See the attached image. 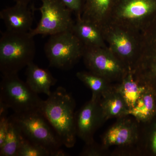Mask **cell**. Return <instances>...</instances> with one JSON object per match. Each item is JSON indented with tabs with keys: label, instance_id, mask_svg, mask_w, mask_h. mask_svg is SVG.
<instances>
[{
	"label": "cell",
	"instance_id": "6da1fadb",
	"mask_svg": "<svg viewBox=\"0 0 156 156\" xmlns=\"http://www.w3.org/2000/svg\"><path fill=\"white\" fill-rule=\"evenodd\" d=\"M75 108L72 95L59 87L44 100L40 109L62 145L69 148L74 146L77 136Z\"/></svg>",
	"mask_w": 156,
	"mask_h": 156
},
{
	"label": "cell",
	"instance_id": "7a4b0ae2",
	"mask_svg": "<svg viewBox=\"0 0 156 156\" xmlns=\"http://www.w3.org/2000/svg\"><path fill=\"white\" fill-rule=\"evenodd\" d=\"M36 47L29 32L6 30L0 39V71L2 75L17 74L33 62Z\"/></svg>",
	"mask_w": 156,
	"mask_h": 156
},
{
	"label": "cell",
	"instance_id": "3957f363",
	"mask_svg": "<svg viewBox=\"0 0 156 156\" xmlns=\"http://www.w3.org/2000/svg\"><path fill=\"white\" fill-rule=\"evenodd\" d=\"M131 71L141 84L156 83V13L140 32L137 54Z\"/></svg>",
	"mask_w": 156,
	"mask_h": 156
},
{
	"label": "cell",
	"instance_id": "277c9868",
	"mask_svg": "<svg viewBox=\"0 0 156 156\" xmlns=\"http://www.w3.org/2000/svg\"><path fill=\"white\" fill-rule=\"evenodd\" d=\"M10 117L26 138L47 148L51 156H56L62 144L40 110L14 113Z\"/></svg>",
	"mask_w": 156,
	"mask_h": 156
},
{
	"label": "cell",
	"instance_id": "5b68a950",
	"mask_svg": "<svg viewBox=\"0 0 156 156\" xmlns=\"http://www.w3.org/2000/svg\"><path fill=\"white\" fill-rule=\"evenodd\" d=\"M83 45L72 30L50 36L44 51L50 66L62 70L72 68L83 57Z\"/></svg>",
	"mask_w": 156,
	"mask_h": 156
},
{
	"label": "cell",
	"instance_id": "8992f818",
	"mask_svg": "<svg viewBox=\"0 0 156 156\" xmlns=\"http://www.w3.org/2000/svg\"><path fill=\"white\" fill-rule=\"evenodd\" d=\"M43 101L26 82L20 79L17 74L2 75L0 84V101L15 113L40 110Z\"/></svg>",
	"mask_w": 156,
	"mask_h": 156
},
{
	"label": "cell",
	"instance_id": "52a82bcc",
	"mask_svg": "<svg viewBox=\"0 0 156 156\" xmlns=\"http://www.w3.org/2000/svg\"><path fill=\"white\" fill-rule=\"evenodd\" d=\"M156 13V0H119L109 24L139 33Z\"/></svg>",
	"mask_w": 156,
	"mask_h": 156
},
{
	"label": "cell",
	"instance_id": "ba28073f",
	"mask_svg": "<svg viewBox=\"0 0 156 156\" xmlns=\"http://www.w3.org/2000/svg\"><path fill=\"white\" fill-rule=\"evenodd\" d=\"M42 5L38 9L41 14L35 28L29 33L33 37L37 35H53L72 30L74 22L71 12L59 0H41Z\"/></svg>",
	"mask_w": 156,
	"mask_h": 156
},
{
	"label": "cell",
	"instance_id": "9c48e42d",
	"mask_svg": "<svg viewBox=\"0 0 156 156\" xmlns=\"http://www.w3.org/2000/svg\"><path fill=\"white\" fill-rule=\"evenodd\" d=\"M83 57L89 71L104 78L110 83L121 82L130 70L108 47L85 48Z\"/></svg>",
	"mask_w": 156,
	"mask_h": 156
},
{
	"label": "cell",
	"instance_id": "30bf717a",
	"mask_svg": "<svg viewBox=\"0 0 156 156\" xmlns=\"http://www.w3.org/2000/svg\"><path fill=\"white\" fill-rule=\"evenodd\" d=\"M101 31L109 49L131 69L137 54L140 32L112 24L105 27Z\"/></svg>",
	"mask_w": 156,
	"mask_h": 156
},
{
	"label": "cell",
	"instance_id": "8fae6325",
	"mask_svg": "<svg viewBox=\"0 0 156 156\" xmlns=\"http://www.w3.org/2000/svg\"><path fill=\"white\" fill-rule=\"evenodd\" d=\"M101 98L92 97L76 113L77 136L86 144L94 141L93 136L97 128L102 123L101 115Z\"/></svg>",
	"mask_w": 156,
	"mask_h": 156
},
{
	"label": "cell",
	"instance_id": "7c38bea8",
	"mask_svg": "<svg viewBox=\"0 0 156 156\" xmlns=\"http://www.w3.org/2000/svg\"><path fill=\"white\" fill-rule=\"evenodd\" d=\"M125 116L112 126L102 137V146L106 148L117 146H129L134 144L138 140V134L136 124Z\"/></svg>",
	"mask_w": 156,
	"mask_h": 156
},
{
	"label": "cell",
	"instance_id": "4fadbf2b",
	"mask_svg": "<svg viewBox=\"0 0 156 156\" xmlns=\"http://www.w3.org/2000/svg\"><path fill=\"white\" fill-rule=\"evenodd\" d=\"M33 7L16 3L12 7L3 9L0 12L7 30L15 32H29L32 29L34 20Z\"/></svg>",
	"mask_w": 156,
	"mask_h": 156
},
{
	"label": "cell",
	"instance_id": "5bb4252c",
	"mask_svg": "<svg viewBox=\"0 0 156 156\" xmlns=\"http://www.w3.org/2000/svg\"><path fill=\"white\" fill-rule=\"evenodd\" d=\"M119 0H83L81 18L101 30L109 23L112 13Z\"/></svg>",
	"mask_w": 156,
	"mask_h": 156
},
{
	"label": "cell",
	"instance_id": "9a60e30c",
	"mask_svg": "<svg viewBox=\"0 0 156 156\" xmlns=\"http://www.w3.org/2000/svg\"><path fill=\"white\" fill-rule=\"evenodd\" d=\"M26 75L27 83L38 94L43 93L49 96L52 93L51 87L57 82L49 70L39 67L33 62L27 66Z\"/></svg>",
	"mask_w": 156,
	"mask_h": 156
},
{
	"label": "cell",
	"instance_id": "2e32d148",
	"mask_svg": "<svg viewBox=\"0 0 156 156\" xmlns=\"http://www.w3.org/2000/svg\"><path fill=\"white\" fill-rule=\"evenodd\" d=\"M100 107L102 123L112 118L127 116L128 107L115 87H112L101 96Z\"/></svg>",
	"mask_w": 156,
	"mask_h": 156
},
{
	"label": "cell",
	"instance_id": "e0dca14e",
	"mask_svg": "<svg viewBox=\"0 0 156 156\" xmlns=\"http://www.w3.org/2000/svg\"><path fill=\"white\" fill-rule=\"evenodd\" d=\"M72 31L85 48H107L101 31L91 23L76 17Z\"/></svg>",
	"mask_w": 156,
	"mask_h": 156
},
{
	"label": "cell",
	"instance_id": "ac0fdd59",
	"mask_svg": "<svg viewBox=\"0 0 156 156\" xmlns=\"http://www.w3.org/2000/svg\"><path fill=\"white\" fill-rule=\"evenodd\" d=\"M115 87L123 98L128 109H130L135 106L147 86L136 80L130 70L119 83Z\"/></svg>",
	"mask_w": 156,
	"mask_h": 156
},
{
	"label": "cell",
	"instance_id": "d6986e66",
	"mask_svg": "<svg viewBox=\"0 0 156 156\" xmlns=\"http://www.w3.org/2000/svg\"><path fill=\"white\" fill-rule=\"evenodd\" d=\"M156 108L153 89L147 86L135 106L128 110L127 115L132 116L138 122H146L154 115Z\"/></svg>",
	"mask_w": 156,
	"mask_h": 156
},
{
	"label": "cell",
	"instance_id": "ffe728a7",
	"mask_svg": "<svg viewBox=\"0 0 156 156\" xmlns=\"http://www.w3.org/2000/svg\"><path fill=\"white\" fill-rule=\"evenodd\" d=\"M76 75L79 80L91 90L92 97L101 98L112 88L110 83L107 80L92 72H79Z\"/></svg>",
	"mask_w": 156,
	"mask_h": 156
},
{
	"label": "cell",
	"instance_id": "44dd1931",
	"mask_svg": "<svg viewBox=\"0 0 156 156\" xmlns=\"http://www.w3.org/2000/svg\"><path fill=\"white\" fill-rule=\"evenodd\" d=\"M22 136L19 128L10 117L9 131L2 146L0 147V156H17Z\"/></svg>",
	"mask_w": 156,
	"mask_h": 156
},
{
	"label": "cell",
	"instance_id": "7402d4cb",
	"mask_svg": "<svg viewBox=\"0 0 156 156\" xmlns=\"http://www.w3.org/2000/svg\"><path fill=\"white\" fill-rule=\"evenodd\" d=\"M50 151L41 145L31 142L23 135L17 156H49Z\"/></svg>",
	"mask_w": 156,
	"mask_h": 156
},
{
	"label": "cell",
	"instance_id": "603a6c76",
	"mask_svg": "<svg viewBox=\"0 0 156 156\" xmlns=\"http://www.w3.org/2000/svg\"><path fill=\"white\" fill-rule=\"evenodd\" d=\"M67 9L75 14L76 17H81L83 6V0H59Z\"/></svg>",
	"mask_w": 156,
	"mask_h": 156
},
{
	"label": "cell",
	"instance_id": "cb8c5ba5",
	"mask_svg": "<svg viewBox=\"0 0 156 156\" xmlns=\"http://www.w3.org/2000/svg\"><path fill=\"white\" fill-rule=\"evenodd\" d=\"M10 117L7 115H0V147L2 146L9 131Z\"/></svg>",
	"mask_w": 156,
	"mask_h": 156
},
{
	"label": "cell",
	"instance_id": "d4e9b609",
	"mask_svg": "<svg viewBox=\"0 0 156 156\" xmlns=\"http://www.w3.org/2000/svg\"><path fill=\"white\" fill-rule=\"evenodd\" d=\"M103 149L98 146L95 142L89 144H86V146L80 154V156H100L102 154Z\"/></svg>",
	"mask_w": 156,
	"mask_h": 156
},
{
	"label": "cell",
	"instance_id": "484cf974",
	"mask_svg": "<svg viewBox=\"0 0 156 156\" xmlns=\"http://www.w3.org/2000/svg\"><path fill=\"white\" fill-rule=\"evenodd\" d=\"M153 130L151 139V147L153 153L156 154V124Z\"/></svg>",
	"mask_w": 156,
	"mask_h": 156
},
{
	"label": "cell",
	"instance_id": "4316f807",
	"mask_svg": "<svg viewBox=\"0 0 156 156\" xmlns=\"http://www.w3.org/2000/svg\"><path fill=\"white\" fill-rule=\"evenodd\" d=\"M33 0H14L15 2L17 3H21V4H27L29 5V3Z\"/></svg>",
	"mask_w": 156,
	"mask_h": 156
}]
</instances>
